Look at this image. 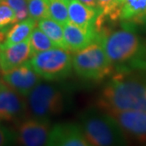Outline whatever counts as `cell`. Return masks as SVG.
<instances>
[{"label": "cell", "mask_w": 146, "mask_h": 146, "mask_svg": "<svg viewBox=\"0 0 146 146\" xmlns=\"http://www.w3.org/2000/svg\"><path fill=\"white\" fill-rule=\"evenodd\" d=\"M29 39L31 46L33 55L56 47L52 41L46 36V34L42 32L39 28H35L33 30Z\"/></svg>", "instance_id": "obj_18"}, {"label": "cell", "mask_w": 146, "mask_h": 146, "mask_svg": "<svg viewBox=\"0 0 146 146\" xmlns=\"http://www.w3.org/2000/svg\"><path fill=\"white\" fill-rule=\"evenodd\" d=\"M0 3L8 5L15 13L28 9V0H3Z\"/></svg>", "instance_id": "obj_23"}, {"label": "cell", "mask_w": 146, "mask_h": 146, "mask_svg": "<svg viewBox=\"0 0 146 146\" xmlns=\"http://www.w3.org/2000/svg\"><path fill=\"white\" fill-rule=\"evenodd\" d=\"M29 16L34 21H40L49 16V0H28Z\"/></svg>", "instance_id": "obj_20"}, {"label": "cell", "mask_w": 146, "mask_h": 146, "mask_svg": "<svg viewBox=\"0 0 146 146\" xmlns=\"http://www.w3.org/2000/svg\"><path fill=\"white\" fill-rule=\"evenodd\" d=\"M98 106L105 112L146 111V82L119 72L102 90Z\"/></svg>", "instance_id": "obj_2"}, {"label": "cell", "mask_w": 146, "mask_h": 146, "mask_svg": "<svg viewBox=\"0 0 146 146\" xmlns=\"http://www.w3.org/2000/svg\"><path fill=\"white\" fill-rule=\"evenodd\" d=\"M21 96L4 82L0 91V121H15L23 116L26 104Z\"/></svg>", "instance_id": "obj_12"}, {"label": "cell", "mask_w": 146, "mask_h": 146, "mask_svg": "<svg viewBox=\"0 0 146 146\" xmlns=\"http://www.w3.org/2000/svg\"><path fill=\"white\" fill-rule=\"evenodd\" d=\"M37 27L46 34V36L52 41L55 46L68 50L64 40L63 26L61 24L48 17L38 21Z\"/></svg>", "instance_id": "obj_16"}, {"label": "cell", "mask_w": 146, "mask_h": 146, "mask_svg": "<svg viewBox=\"0 0 146 146\" xmlns=\"http://www.w3.org/2000/svg\"><path fill=\"white\" fill-rule=\"evenodd\" d=\"M40 80L41 76L36 74L28 61L3 75L6 84L22 96H28Z\"/></svg>", "instance_id": "obj_8"}, {"label": "cell", "mask_w": 146, "mask_h": 146, "mask_svg": "<svg viewBox=\"0 0 146 146\" xmlns=\"http://www.w3.org/2000/svg\"><path fill=\"white\" fill-rule=\"evenodd\" d=\"M71 1H72V0H65V2H66V3H70V2H71Z\"/></svg>", "instance_id": "obj_28"}, {"label": "cell", "mask_w": 146, "mask_h": 146, "mask_svg": "<svg viewBox=\"0 0 146 146\" xmlns=\"http://www.w3.org/2000/svg\"><path fill=\"white\" fill-rule=\"evenodd\" d=\"M16 141V134L0 125V146L7 145Z\"/></svg>", "instance_id": "obj_22"}, {"label": "cell", "mask_w": 146, "mask_h": 146, "mask_svg": "<svg viewBox=\"0 0 146 146\" xmlns=\"http://www.w3.org/2000/svg\"><path fill=\"white\" fill-rule=\"evenodd\" d=\"M36 21L30 17L15 23L6 33L5 39L0 44V47H7L27 40L33 30L36 28Z\"/></svg>", "instance_id": "obj_15"}, {"label": "cell", "mask_w": 146, "mask_h": 146, "mask_svg": "<svg viewBox=\"0 0 146 146\" xmlns=\"http://www.w3.org/2000/svg\"><path fill=\"white\" fill-rule=\"evenodd\" d=\"M72 68L81 78L92 80H102L114 69L103 47L98 42L76 52L72 57Z\"/></svg>", "instance_id": "obj_4"}, {"label": "cell", "mask_w": 146, "mask_h": 146, "mask_svg": "<svg viewBox=\"0 0 146 146\" xmlns=\"http://www.w3.org/2000/svg\"><path fill=\"white\" fill-rule=\"evenodd\" d=\"M80 2H81L84 5L94 7V8H98V3H97V0H79Z\"/></svg>", "instance_id": "obj_24"}, {"label": "cell", "mask_w": 146, "mask_h": 146, "mask_svg": "<svg viewBox=\"0 0 146 146\" xmlns=\"http://www.w3.org/2000/svg\"><path fill=\"white\" fill-rule=\"evenodd\" d=\"M68 20L80 26L95 25V22L102 11L84 5L79 0H72L68 4Z\"/></svg>", "instance_id": "obj_14"}, {"label": "cell", "mask_w": 146, "mask_h": 146, "mask_svg": "<svg viewBox=\"0 0 146 146\" xmlns=\"http://www.w3.org/2000/svg\"><path fill=\"white\" fill-rule=\"evenodd\" d=\"M118 123L125 135L140 141H146L145 110H122L106 112Z\"/></svg>", "instance_id": "obj_9"}, {"label": "cell", "mask_w": 146, "mask_h": 146, "mask_svg": "<svg viewBox=\"0 0 146 146\" xmlns=\"http://www.w3.org/2000/svg\"><path fill=\"white\" fill-rule=\"evenodd\" d=\"M49 16L63 26L68 23V3L65 0H49Z\"/></svg>", "instance_id": "obj_19"}, {"label": "cell", "mask_w": 146, "mask_h": 146, "mask_svg": "<svg viewBox=\"0 0 146 146\" xmlns=\"http://www.w3.org/2000/svg\"><path fill=\"white\" fill-rule=\"evenodd\" d=\"M47 145L88 146L82 127L71 123H58L51 127Z\"/></svg>", "instance_id": "obj_10"}, {"label": "cell", "mask_w": 146, "mask_h": 146, "mask_svg": "<svg viewBox=\"0 0 146 146\" xmlns=\"http://www.w3.org/2000/svg\"><path fill=\"white\" fill-rule=\"evenodd\" d=\"M117 1H118V2L120 4H122V3H123V1H124V0H117Z\"/></svg>", "instance_id": "obj_27"}, {"label": "cell", "mask_w": 146, "mask_h": 146, "mask_svg": "<svg viewBox=\"0 0 146 146\" xmlns=\"http://www.w3.org/2000/svg\"><path fill=\"white\" fill-rule=\"evenodd\" d=\"M41 78L58 80L68 76L72 69V57L69 50L54 47L33 54L28 61Z\"/></svg>", "instance_id": "obj_5"}, {"label": "cell", "mask_w": 146, "mask_h": 146, "mask_svg": "<svg viewBox=\"0 0 146 146\" xmlns=\"http://www.w3.org/2000/svg\"><path fill=\"white\" fill-rule=\"evenodd\" d=\"M50 129L47 118L36 117L25 120L19 127L16 141L26 146L47 145Z\"/></svg>", "instance_id": "obj_7"}, {"label": "cell", "mask_w": 146, "mask_h": 146, "mask_svg": "<svg viewBox=\"0 0 146 146\" xmlns=\"http://www.w3.org/2000/svg\"><path fill=\"white\" fill-rule=\"evenodd\" d=\"M137 23H139V24H140V23H145V24H146V12L145 13V15L142 16L141 19L139 20V21H138Z\"/></svg>", "instance_id": "obj_25"}, {"label": "cell", "mask_w": 146, "mask_h": 146, "mask_svg": "<svg viewBox=\"0 0 146 146\" xmlns=\"http://www.w3.org/2000/svg\"><path fill=\"white\" fill-rule=\"evenodd\" d=\"M2 1H3V0H0V3H1V2H2Z\"/></svg>", "instance_id": "obj_29"}, {"label": "cell", "mask_w": 146, "mask_h": 146, "mask_svg": "<svg viewBox=\"0 0 146 146\" xmlns=\"http://www.w3.org/2000/svg\"><path fill=\"white\" fill-rule=\"evenodd\" d=\"M3 84H4V81H2V80H0V91H1V89L3 88Z\"/></svg>", "instance_id": "obj_26"}, {"label": "cell", "mask_w": 146, "mask_h": 146, "mask_svg": "<svg viewBox=\"0 0 146 146\" xmlns=\"http://www.w3.org/2000/svg\"><path fill=\"white\" fill-rule=\"evenodd\" d=\"M28 96L32 112L39 118L58 115L65 106L63 92L51 84H38Z\"/></svg>", "instance_id": "obj_6"}, {"label": "cell", "mask_w": 146, "mask_h": 146, "mask_svg": "<svg viewBox=\"0 0 146 146\" xmlns=\"http://www.w3.org/2000/svg\"><path fill=\"white\" fill-rule=\"evenodd\" d=\"M16 23V14L12 8L4 3H0V30L6 29Z\"/></svg>", "instance_id": "obj_21"}, {"label": "cell", "mask_w": 146, "mask_h": 146, "mask_svg": "<svg viewBox=\"0 0 146 146\" xmlns=\"http://www.w3.org/2000/svg\"><path fill=\"white\" fill-rule=\"evenodd\" d=\"M63 31L69 51L77 52L93 43H99V34L95 25L83 27L68 21L63 25Z\"/></svg>", "instance_id": "obj_11"}, {"label": "cell", "mask_w": 146, "mask_h": 146, "mask_svg": "<svg viewBox=\"0 0 146 146\" xmlns=\"http://www.w3.org/2000/svg\"><path fill=\"white\" fill-rule=\"evenodd\" d=\"M81 127L89 145H123L126 135L116 120L102 110H89L81 118Z\"/></svg>", "instance_id": "obj_3"}, {"label": "cell", "mask_w": 146, "mask_h": 146, "mask_svg": "<svg viewBox=\"0 0 146 146\" xmlns=\"http://www.w3.org/2000/svg\"><path fill=\"white\" fill-rule=\"evenodd\" d=\"M29 38L10 46L0 47V70L3 72H8L21 66L33 56Z\"/></svg>", "instance_id": "obj_13"}, {"label": "cell", "mask_w": 146, "mask_h": 146, "mask_svg": "<svg viewBox=\"0 0 146 146\" xmlns=\"http://www.w3.org/2000/svg\"><path fill=\"white\" fill-rule=\"evenodd\" d=\"M99 43L111 63L123 65L119 72H126L128 67L146 68V46L134 31L132 24L127 22L122 29L105 31L100 36Z\"/></svg>", "instance_id": "obj_1"}, {"label": "cell", "mask_w": 146, "mask_h": 146, "mask_svg": "<svg viewBox=\"0 0 146 146\" xmlns=\"http://www.w3.org/2000/svg\"><path fill=\"white\" fill-rule=\"evenodd\" d=\"M146 12V0H124L120 8L119 19L138 22Z\"/></svg>", "instance_id": "obj_17"}]
</instances>
